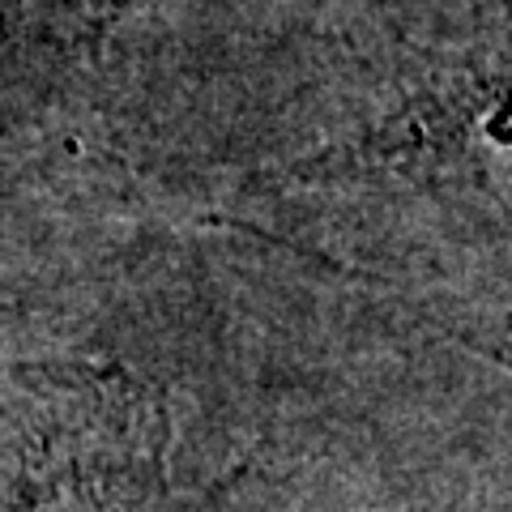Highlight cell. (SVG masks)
Wrapping results in <instances>:
<instances>
[{
  "label": "cell",
  "instance_id": "cell-1",
  "mask_svg": "<svg viewBox=\"0 0 512 512\" xmlns=\"http://www.w3.org/2000/svg\"><path fill=\"white\" fill-rule=\"evenodd\" d=\"M128 0H107V13H116V9H124Z\"/></svg>",
  "mask_w": 512,
  "mask_h": 512
}]
</instances>
